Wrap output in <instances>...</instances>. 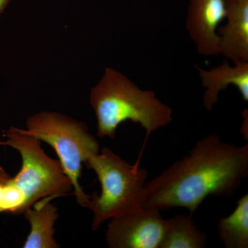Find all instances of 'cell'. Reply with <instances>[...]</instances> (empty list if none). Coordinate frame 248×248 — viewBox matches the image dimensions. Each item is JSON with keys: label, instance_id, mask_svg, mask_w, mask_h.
Segmentation results:
<instances>
[{"label": "cell", "instance_id": "cell-9", "mask_svg": "<svg viewBox=\"0 0 248 248\" xmlns=\"http://www.w3.org/2000/svg\"><path fill=\"white\" fill-rule=\"evenodd\" d=\"M197 68L202 85L206 89L203 95L206 110H213L218 102L220 92L231 85L238 89L244 102H248V62H239L233 66L225 62L208 71L200 67Z\"/></svg>", "mask_w": 248, "mask_h": 248}, {"label": "cell", "instance_id": "cell-10", "mask_svg": "<svg viewBox=\"0 0 248 248\" xmlns=\"http://www.w3.org/2000/svg\"><path fill=\"white\" fill-rule=\"evenodd\" d=\"M55 199L57 198L54 196L45 197L23 214L31 226L30 232L23 248H60V245L54 239V226L60 217L58 207L50 202Z\"/></svg>", "mask_w": 248, "mask_h": 248}, {"label": "cell", "instance_id": "cell-6", "mask_svg": "<svg viewBox=\"0 0 248 248\" xmlns=\"http://www.w3.org/2000/svg\"><path fill=\"white\" fill-rule=\"evenodd\" d=\"M166 219L160 210L146 206L110 218L106 240L110 248H160Z\"/></svg>", "mask_w": 248, "mask_h": 248}, {"label": "cell", "instance_id": "cell-11", "mask_svg": "<svg viewBox=\"0 0 248 248\" xmlns=\"http://www.w3.org/2000/svg\"><path fill=\"white\" fill-rule=\"evenodd\" d=\"M207 236L186 215L166 219L164 237L160 248H203Z\"/></svg>", "mask_w": 248, "mask_h": 248}, {"label": "cell", "instance_id": "cell-12", "mask_svg": "<svg viewBox=\"0 0 248 248\" xmlns=\"http://www.w3.org/2000/svg\"><path fill=\"white\" fill-rule=\"evenodd\" d=\"M218 235L226 248H248V195L237 201L233 213L218 222Z\"/></svg>", "mask_w": 248, "mask_h": 248}, {"label": "cell", "instance_id": "cell-4", "mask_svg": "<svg viewBox=\"0 0 248 248\" xmlns=\"http://www.w3.org/2000/svg\"><path fill=\"white\" fill-rule=\"evenodd\" d=\"M140 159L130 164L105 147L85 163L97 174L102 187L100 194L94 192L90 195L88 204L93 213V231H97L108 219L145 206L148 172L140 167Z\"/></svg>", "mask_w": 248, "mask_h": 248}, {"label": "cell", "instance_id": "cell-8", "mask_svg": "<svg viewBox=\"0 0 248 248\" xmlns=\"http://www.w3.org/2000/svg\"><path fill=\"white\" fill-rule=\"evenodd\" d=\"M226 23L217 29L220 52L234 63L248 62V0H226Z\"/></svg>", "mask_w": 248, "mask_h": 248}, {"label": "cell", "instance_id": "cell-1", "mask_svg": "<svg viewBox=\"0 0 248 248\" xmlns=\"http://www.w3.org/2000/svg\"><path fill=\"white\" fill-rule=\"evenodd\" d=\"M248 174V144L235 146L211 134L188 155L146 182V206L195 213L208 196L230 198Z\"/></svg>", "mask_w": 248, "mask_h": 248}, {"label": "cell", "instance_id": "cell-5", "mask_svg": "<svg viewBox=\"0 0 248 248\" xmlns=\"http://www.w3.org/2000/svg\"><path fill=\"white\" fill-rule=\"evenodd\" d=\"M26 135L46 142L55 150L59 161L73 186V195L82 208H87L90 195L79 184L82 164L99 152L97 139L89 133L84 122L60 112L42 111L28 118Z\"/></svg>", "mask_w": 248, "mask_h": 248}, {"label": "cell", "instance_id": "cell-7", "mask_svg": "<svg viewBox=\"0 0 248 248\" xmlns=\"http://www.w3.org/2000/svg\"><path fill=\"white\" fill-rule=\"evenodd\" d=\"M186 28L197 52L203 56L220 55L217 33L227 16L226 0H189Z\"/></svg>", "mask_w": 248, "mask_h": 248}, {"label": "cell", "instance_id": "cell-2", "mask_svg": "<svg viewBox=\"0 0 248 248\" xmlns=\"http://www.w3.org/2000/svg\"><path fill=\"white\" fill-rule=\"evenodd\" d=\"M0 146L16 150L22 158V167L11 177L0 166V214L21 215L39 200L54 196L70 195L73 190L59 160L52 159L41 146L38 139L11 127L3 131Z\"/></svg>", "mask_w": 248, "mask_h": 248}, {"label": "cell", "instance_id": "cell-3", "mask_svg": "<svg viewBox=\"0 0 248 248\" xmlns=\"http://www.w3.org/2000/svg\"><path fill=\"white\" fill-rule=\"evenodd\" d=\"M90 104L97 119V136L115 138L117 129L127 121L140 124L151 133L172 121V110L152 91L140 89L126 76L107 68L90 93Z\"/></svg>", "mask_w": 248, "mask_h": 248}, {"label": "cell", "instance_id": "cell-13", "mask_svg": "<svg viewBox=\"0 0 248 248\" xmlns=\"http://www.w3.org/2000/svg\"><path fill=\"white\" fill-rule=\"evenodd\" d=\"M243 115L244 116V124H243V126H242V128H241V133H242L243 135H244V138L246 139V140H248V133H247V132L246 131V125H248V122H246V118H247V117H248L247 109H246V110H245L244 112H243ZM246 128H248V126H246Z\"/></svg>", "mask_w": 248, "mask_h": 248}, {"label": "cell", "instance_id": "cell-14", "mask_svg": "<svg viewBox=\"0 0 248 248\" xmlns=\"http://www.w3.org/2000/svg\"><path fill=\"white\" fill-rule=\"evenodd\" d=\"M11 0H0V18L4 14L5 9L7 7Z\"/></svg>", "mask_w": 248, "mask_h": 248}]
</instances>
